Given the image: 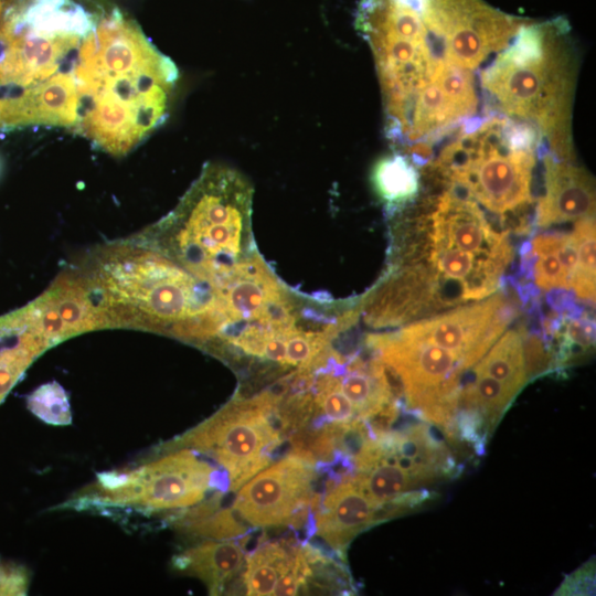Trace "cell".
<instances>
[{"mask_svg": "<svg viewBox=\"0 0 596 596\" xmlns=\"http://www.w3.org/2000/svg\"><path fill=\"white\" fill-rule=\"evenodd\" d=\"M221 494L190 507L184 513L171 519L173 526L189 534L214 540H228L243 535L246 526L232 509L220 507Z\"/></svg>", "mask_w": 596, "mask_h": 596, "instance_id": "ffe728a7", "label": "cell"}, {"mask_svg": "<svg viewBox=\"0 0 596 596\" xmlns=\"http://www.w3.org/2000/svg\"><path fill=\"white\" fill-rule=\"evenodd\" d=\"M246 555L242 545L234 541H204L174 556L173 566L200 578L211 595L221 594L244 568Z\"/></svg>", "mask_w": 596, "mask_h": 596, "instance_id": "e0dca14e", "label": "cell"}, {"mask_svg": "<svg viewBox=\"0 0 596 596\" xmlns=\"http://www.w3.org/2000/svg\"><path fill=\"white\" fill-rule=\"evenodd\" d=\"M594 341V326L586 319H572L565 324L563 341L560 348V360L565 361L572 355L573 347L586 349Z\"/></svg>", "mask_w": 596, "mask_h": 596, "instance_id": "484cf974", "label": "cell"}, {"mask_svg": "<svg viewBox=\"0 0 596 596\" xmlns=\"http://www.w3.org/2000/svg\"><path fill=\"white\" fill-rule=\"evenodd\" d=\"M462 128L435 164L450 188L499 216L526 207L539 132L503 117L466 123Z\"/></svg>", "mask_w": 596, "mask_h": 596, "instance_id": "5b68a950", "label": "cell"}, {"mask_svg": "<svg viewBox=\"0 0 596 596\" xmlns=\"http://www.w3.org/2000/svg\"><path fill=\"white\" fill-rule=\"evenodd\" d=\"M594 562L583 565L567 576L555 594L557 595H590L594 594L595 571Z\"/></svg>", "mask_w": 596, "mask_h": 596, "instance_id": "f1b7e54d", "label": "cell"}, {"mask_svg": "<svg viewBox=\"0 0 596 596\" xmlns=\"http://www.w3.org/2000/svg\"><path fill=\"white\" fill-rule=\"evenodd\" d=\"M275 396L264 392L233 398L214 415L168 444V451L189 448L212 457L227 473L228 490L236 491L267 467L281 444V427L274 423Z\"/></svg>", "mask_w": 596, "mask_h": 596, "instance_id": "ba28073f", "label": "cell"}, {"mask_svg": "<svg viewBox=\"0 0 596 596\" xmlns=\"http://www.w3.org/2000/svg\"><path fill=\"white\" fill-rule=\"evenodd\" d=\"M524 330L509 329L475 365V375L491 376L519 392L528 380L523 355Z\"/></svg>", "mask_w": 596, "mask_h": 596, "instance_id": "ac0fdd59", "label": "cell"}, {"mask_svg": "<svg viewBox=\"0 0 596 596\" xmlns=\"http://www.w3.org/2000/svg\"><path fill=\"white\" fill-rule=\"evenodd\" d=\"M421 15L443 58L470 71L502 51L523 24L481 0H425Z\"/></svg>", "mask_w": 596, "mask_h": 596, "instance_id": "30bf717a", "label": "cell"}, {"mask_svg": "<svg viewBox=\"0 0 596 596\" xmlns=\"http://www.w3.org/2000/svg\"><path fill=\"white\" fill-rule=\"evenodd\" d=\"M296 549L281 542H266L246 557L244 585L247 595H273L277 582L288 568Z\"/></svg>", "mask_w": 596, "mask_h": 596, "instance_id": "44dd1931", "label": "cell"}, {"mask_svg": "<svg viewBox=\"0 0 596 596\" xmlns=\"http://www.w3.org/2000/svg\"><path fill=\"white\" fill-rule=\"evenodd\" d=\"M444 309L440 286L422 262L394 270L362 305L364 320L373 327L401 326Z\"/></svg>", "mask_w": 596, "mask_h": 596, "instance_id": "5bb4252c", "label": "cell"}, {"mask_svg": "<svg viewBox=\"0 0 596 596\" xmlns=\"http://www.w3.org/2000/svg\"><path fill=\"white\" fill-rule=\"evenodd\" d=\"M252 199L253 188L240 172L209 163L175 209L138 237L216 287L256 253Z\"/></svg>", "mask_w": 596, "mask_h": 596, "instance_id": "3957f363", "label": "cell"}, {"mask_svg": "<svg viewBox=\"0 0 596 596\" xmlns=\"http://www.w3.org/2000/svg\"><path fill=\"white\" fill-rule=\"evenodd\" d=\"M380 508L365 494L353 477L328 487L316 513V535L337 552L375 520Z\"/></svg>", "mask_w": 596, "mask_h": 596, "instance_id": "2e32d148", "label": "cell"}, {"mask_svg": "<svg viewBox=\"0 0 596 596\" xmlns=\"http://www.w3.org/2000/svg\"><path fill=\"white\" fill-rule=\"evenodd\" d=\"M478 104L476 81L470 70L445 58L414 96L405 119L392 141L398 151H408L422 138L441 135L472 116Z\"/></svg>", "mask_w": 596, "mask_h": 596, "instance_id": "7c38bea8", "label": "cell"}, {"mask_svg": "<svg viewBox=\"0 0 596 596\" xmlns=\"http://www.w3.org/2000/svg\"><path fill=\"white\" fill-rule=\"evenodd\" d=\"M545 192L538 202L540 227L594 217L595 188L589 173L571 161L544 156Z\"/></svg>", "mask_w": 596, "mask_h": 596, "instance_id": "9a60e30c", "label": "cell"}, {"mask_svg": "<svg viewBox=\"0 0 596 596\" xmlns=\"http://www.w3.org/2000/svg\"><path fill=\"white\" fill-rule=\"evenodd\" d=\"M366 344L396 377L408 406L453 430L466 371L450 351L402 333L369 334Z\"/></svg>", "mask_w": 596, "mask_h": 596, "instance_id": "9c48e42d", "label": "cell"}, {"mask_svg": "<svg viewBox=\"0 0 596 596\" xmlns=\"http://www.w3.org/2000/svg\"><path fill=\"white\" fill-rule=\"evenodd\" d=\"M219 486L217 470L189 448L129 470L106 471L67 505L76 509L134 508L142 511L188 509Z\"/></svg>", "mask_w": 596, "mask_h": 596, "instance_id": "52a82bcc", "label": "cell"}, {"mask_svg": "<svg viewBox=\"0 0 596 596\" xmlns=\"http://www.w3.org/2000/svg\"><path fill=\"white\" fill-rule=\"evenodd\" d=\"M29 411L42 422L65 426L72 423V412L65 390L55 381L35 389L26 400Z\"/></svg>", "mask_w": 596, "mask_h": 596, "instance_id": "cb8c5ba5", "label": "cell"}, {"mask_svg": "<svg viewBox=\"0 0 596 596\" xmlns=\"http://www.w3.org/2000/svg\"><path fill=\"white\" fill-rule=\"evenodd\" d=\"M29 574L24 567L0 560V595H25Z\"/></svg>", "mask_w": 596, "mask_h": 596, "instance_id": "83f0119b", "label": "cell"}, {"mask_svg": "<svg viewBox=\"0 0 596 596\" xmlns=\"http://www.w3.org/2000/svg\"><path fill=\"white\" fill-rule=\"evenodd\" d=\"M373 185L389 210H398L416 199L419 173L415 163L401 152L382 158L372 173Z\"/></svg>", "mask_w": 596, "mask_h": 596, "instance_id": "d6986e66", "label": "cell"}, {"mask_svg": "<svg viewBox=\"0 0 596 596\" xmlns=\"http://www.w3.org/2000/svg\"><path fill=\"white\" fill-rule=\"evenodd\" d=\"M518 392L488 375H476L475 380L460 391L459 403L466 409L478 412L487 427L492 430L500 416Z\"/></svg>", "mask_w": 596, "mask_h": 596, "instance_id": "7402d4cb", "label": "cell"}, {"mask_svg": "<svg viewBox=\"0 0 596 596\" xmlns=\"http://www.w3.org/2000/svg\"><path fill=\"white\" fill-rule=\"evenodd\" d=\"M536 260L533 264V278L535 285L542 290L570 289L571 278L562 266L555 252L533 255Z\"/></svg>", "mask_w": 596, "mask_h": 596, "instance_id": "d4e9b609", "label": "cell"}, {"mask_svg": "<svg viewBox=\"0 0 596 596\" xmlns=\"http://www.w3.org/2000/svg\"><path fill=\"white\" fill-rule=\"evenodd\" d=\"M577 244L578 263L571 288L584 300L595 299V220L582 219L575 222L572 232Z\"/></svg>", "mask_w": 596, "mask_h": 596, "instance_id": "603a6c76", "label": "cell"}, {"mask_svg": "<svg viewBox=\"0 0 596 596\" xmlns=\"http://www.w3.org/2000/svg\"><path fill=\"white\" fill-rule=\"evenodd\" d=\"M75 75L74 128L121 156L163 124L179 73L138 25L114 12L83 39Z\"/></svg>", "mask_w": 596, "mask_h": 596, "instance_id": "6da1fadb", "label": "cell"}, {"mask_svg": "<svg viewBox=\"0 0 596 596\" xmlns=\"http://www.w3.org/2000/svg\"><path fill=\"white\" fill-rule=\"evenodd\" d=\"M566 33L565 22L522 24L481 73V86L503 114L531 125L551 155L571 161L575 63Z\"/></svg>", "mask_w": 596, "mask_h": 596, "instance_id": "277c9868", "label": "cell"}, {"mask_svg": "<svg viewBox=\"0 0 596 596\" xmlns=\"http://www.w3.org/2000/svg\"><path fill=\"white\" fill-rule=\"evenodd\" d=\"M76 272L102 329L128 327L210 347L224 328L220 290L137 236L99 247Z\"/></svg>", "mask_w": 596, "mask_h": 596, "instance_id": "7a4b0ae2", "label": "cell"}, {"mask_svg": "<svg viewBox=\"0 0 596 596\" xmlns=\"http://www.w3.org/2000/svg\"><path fill=\"white\" fill-rule=\"evenodd\" d=\"M518 313L517 299L503 291L400 329L408 337L454 353L465 370L473 366Z\"/></svg>", "mask_w": 596, "mask_h": 596, "instance_id": "8fae6325", "label": "cell"}, {"mask_svg": "<svg viewBox=\"0 0 596 596\" xmlns=\"http://www.w3.org/2000/svg\"><path fill=\"white\" fill-rule=\"evenodd\" d=\"M523 355L528 379L546 371L551 364V355L536 336L524 332Z\"/></svg>", "mask_w": 596, "mask_h": 596, "instance_id": "4316f807", "label": "cell"}, {"mask_svg": "<svg viewBox=\"0 0 596 596\" xmlns=\"http://www.w3.org/2000/svg\"><path fill=\"white\" fill-rule=\"evenodd\" d=\"M355 28L372 51L392 142L409 105L429 79L436 60L421 15L419 0H361Z\"/></svg>", "mask_w": 596, "mask_h": 596, "instance_id": "8992f818", "label": "cell"}, {"mask_svg": "<svg viewBox=\"0 0 596 596\" xmlns=\"http://www.w3.org/2000/svg\"><path fill=\"white\" fill-rule=\"evenodd\" d=\"M315 480V461L292 451L238 488L232 510L255 528L287 525L310 503Z\"/></svg>", "mask_w": 596, "mask_h": 596, "instance_id": "4fadbf2b", "label": "cell"}]
</instances>
